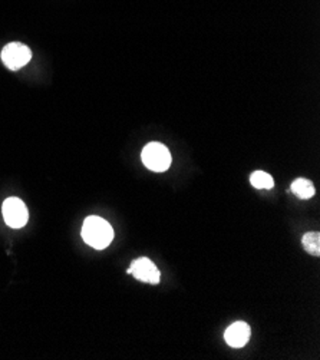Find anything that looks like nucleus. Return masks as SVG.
<instances>
[{"mask_svg":"<svg viewBox=\"0 0 320 360\" xmlns=\"http://www.w3.org/2000/svg\"><path fill=\"white\" fill-rule=\"evenodd\" d=\"M292 193L301 198V200H310L313 195H315V185L312 181L306 180V178H297L292 182V187H291Z\"/></svg>","mask_w":320,"mask_h":360,"instance_id":"obj_7","label":"nucleus"},{"mask_svg":"<svg viewBox=\"0 0 320 360\" xmlns=\"http://www.w3.org/2000/svg\"><path fill=\"white\" fill-rule=\"evenodd\" d=\"M250 326L245 322H236L232 326L227 327V331L224 333V339L227 341L228 346L232 348H243L246 346L249 339H250Z\"/></svg>","mask_w":320,"mask_h":360,"instance_id":"obj_6","label":"nucleus"},{"mask_svg":"<svg viewBox=\"0 0 320 360\" xmlns=\"http://www.w3.org/2000/svg\"><path fill=\"white\" fill-rule=\"evenodd\" d=\"M82 239L90 247L103 250L111 244L114 239V230L103 218L93 215L88 217L82 226Z\"/></svg>","mask_w":320,"mask_h":360,"instance_id":"obj_1","label":"nucleus"},{"mask_svg":"<svg viewBox=\"0 0 320 360\" xmlns=\"http://www.w3.org/2000/svg\"><path fill=\"white\" fill-rule=\"evenodd\" d=\"M32 52L26 45L13 42L6 45L2 51V60L10 71H18L29 64Z\"/></svg>","mask_w":320,"mask_h":360,"instance_id":"obj_3","label":"nucleus"},{"mask_svg":"<svg viewBox=\"0 0 320 360\" xmlns=\"http://www.w3.org/2000/svg\"><path fill=\"white\" fill-rule=\"evenodd\" d=\"M5 221L12 228H22L29 220V213L25 202L16 197H10L3 202Z\"/></svg>","mask_w":320,"mask_h":360,"instance_id":"obj_4","label":"nucleus"},{"mask_svg":"<svg viewBox=\"0 0 320 360\" xmlns=\"http://www.w3.org/2000/svg\"><path fill=\"white\" fill-rule=\"evenodd\" d=\"M128 274H132L136 280L143 283L158 285L161 280V273L157 269V265L147 257L136 259L131 263V267L127 270Z\"/></svg>","mask_w":320,"mask_h":360,"instance_id":"obj_5","label":"nucleus"},{"mask_svg":"<svg viewBox=\"0 0 320 360\" xmlns=\"http://www.w3.org/2000/svg\"><path fill=\"white\" fill-rule=\"evenodd\" d=\"M303 248L312 256L319 257L320 256V234L317 231H310L304 234L301 239Z\"/></svg>","mask_w":320,"mask_h":360,"instance_id":"obj_8","label":"nucleus"},{"mask_svg":"<svg viewBox=\"0 0 320 360\" xmlns=\"http://www.w3.org/2000/svg\"><path fill=\"white\" fill-rule=\"evenodd\" d=\"M141 158L144 165L154 172H164L171 165V154L161 143H149L145 145Z\"/></svg>","mask_w":320,"mask_h":360,"instance_id":"obj_2","label":"nucleus"},{"mask_svg":"<svg viewBox=\"0 0 320 360\" xmlns=\"http://www.w3.org/2000/svg\"><path fill=\"white\" fill-rule=\"evenodd\" d=\"M250 182L257 190H270L274 185L271 176L264 171H254L250 177Z\"/></svg>","mask_w":320,"mask_h":360,"instance_id":"obj_9","label":"nucleus"}]
</instances>
